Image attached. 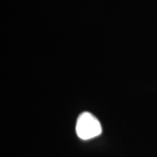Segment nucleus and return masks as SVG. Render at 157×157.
Wrapping results in <instances>:
<instances>
[{
	"mask_svg": "<svg viewBox=\"0 0 157 157\" xmlns=\"http://www.w3.org/2000/svg\"><path fill=\"white\" fill-rule=\"evenodd\" d=\"M76 134L81 140H90L101 135L102 127L99 120L89 112L82 113L77 119Z\"/></svg>",
	"mask_w": 157,
	"mask_h": 157,
	"instance_id": "f257e3e1",
	"label": "nucleus"
}]
</instances>
